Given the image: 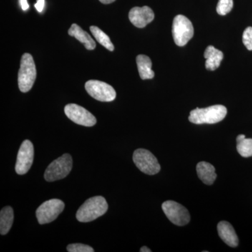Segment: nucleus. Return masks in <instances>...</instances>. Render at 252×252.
<instances>
[{"label":"nucleus","mask_w":252,"mask_h":252,"mask_svg":"<svg viewBox=\"0 0 252 252\" xmlns=\"http://www.w3.org/2000/svg\"><path fill=\"white\" fill-rule=\"evenodd\" d=\"M141 252H151L152 250L150 249L147 248V247H142V248L140 249Z\"/></svg>","instance_id":"obj_27"},{"label":"nucleus","mask_w":252,"mask_h":252,"mask_svg":"<svg viewBox=\"0 0 252 252\" xmlns=\"http://www.w3.org/2000/svg\"><path fill=\"white\" fill-rule=\"evenodd\" d=\"M136 61L141 79L143 80L153 79L155 73L152 69V61L148 56L145 55H139L137 56Z\"/></svg>","instance_id":"obj_17"},{"label":"nucleus","mask_w":252,"mask_h":252,"mask_svg":"<svg viewBox=\"0 0 252 252\" xmlns=\"http://www.w3.org/2000/svg\"><path fill=\"white\" fill-rule=\"evenodd\" d=\"M44 4H45V1H44V0H38L37 2L36 3V9L37 10L39 13L41 12L43 9H44Z\"/></svg>","instance_id":"obj_24"},{"label":"nucleus","mask_w":252,"mask_h":252,"mask_svg":"<svg viewBox=\"0 0 252 252\" xmlns=\"http://www.w3.org/2000/svg\"><path fill=\"white\" fill-rule=\"evenodd\" d=\"M204 57L206 59L205 67L208 70L214 71L220 67L223 59V54L220 50L215 49L213 46H209L205 51Z\"/></svg>","instance_id":"obj_16"},{"label":"nucleus","mask_w":252,"mask_h":252,"mask_svg":"<svg viewBox=\"0 0 252 252\" xmlns=\"http://www.w3.org/2000/svg\"><path fill=\"white\" fill-rule=\"evenodd\" d=\"M68 34L71 36H74L78 41L84 44L86 49L92 51L95 49L96 44L93 38L89 35V33L81 29V28L75 23L72 24L69 28Z\"/></svg>","instance_id":"obj_15"},{"label":"nucleus","mask_w":252,"mask_h":252,"mask_svg":"<svg viewBox=\"0 0 252 252\" xmlns=\"http://www.w3.org/2000/svg\"><path fill=\"white\" fill-rule=\"evenodd\" d=\"M233 7V0H219L217 11L220 16H225L230 12Z\"/></svg>","instance_id":"obj_21"},{"label":"nucleus","mask_w":252,"mask_h":252,"mask_svg":"<svg viewBox=\"0 0 252 252\" xmlns=\"http://www.w3.org/2000/svg\"><path fill=\"white\" fill-rule=\"evenodd\" d=\"M243 42L249 51H252V28L248 27L245 30L243 35Z\"/></svg>","instance_id":"obj_23"},{"label":"nucleus","mask_w":252,"mask_h":252,"mask_svg":"<svg viewBox=\"0 0 252 252\" xmlns=\"http://www.w3.org/2000/svg\"><path fill=\"white\" fill-rule=\"evenodd\" d=\"M36 77L35 64L32 56L30 54L23 55L21 67L18 72V87L23 93L31 90Z\"/></svg>","instance_id":"obj_3"},{"label":"nucleus","mask_w":252,"mask_h":252,"mask_svg":"<svg viewBox=\"0 0 252 252\" xmlns=\"http://www.w3.org/2000/svg\"><path fill=\"white\" fill-rule=\"evenodd\" d=\"M217 230L220 238L231 248L238 246L239 239L235 229L229 222L222 220L217 225Z\"/></svg>","instance_id":"obj_13"},{"label":"nucleus","mask_w":252,"mask_h":252,"mask_svg":"<svg viewBox=\"0 0 252 252\" xmlns=\"http://www.w3.org/2000/svg\"><path fill=\"white\" fill-rule=\"evenodd\" d=\"M90 31L93 35L95 38L96 40L98 41L101 45L103 46L109 51H114V46L111 41L110 38L102 30L99 29L98 27H96V26H91Z\"/></svg>","instance_id":"obj_19"},{"label":"nucleus","mask_w":252,"mask_h":252,"mask_svg":"<svg viewBox=\"0 0 252 252\" xmlns=\"http://www.w3.org/2000/svg\"><path fill=\"white\" fill-rule=\"evenodd\" d=\"M237 151L241 157H252V139L245 137L243 140L237 142Z\"/></svg>","instance_id":"obj_20"},{"label":"nucleus","mask_w":252,"mask_h":252,"mask_svg":"<svg viewBox=\"0 0 252 252\" xmlns=\"http://www.w3.org/2000/svg\"><path fill=\"white\" fill-rule=\"evenodd\" d=\"M72 164V157L68 154H63L48 166L44 173V178L49 182L62 180L70 173Z\"/></svg>","instance_id":"obj_4"},{"label":"nucleus","mask_w":252,"mask_h":252,"mask_svg":"<svg viewBox=\"0 0 252 252\" xmlns=\"http://www.w3.org/2000/svg\"><path fill=\"white\" fill-rule=\"evenodd\" d=\"M64 110L66 116L78 125L91 127L97 123L96 118L91 112L78 104H68Z\"/></svg>","instance_id":"obj_10"},{"label":"nucleus","mask_w":252,"mask_h":252,"mask_svg":"<svg viewBox=\"0 0 252 252\" xmlns=\"http://www.w3.org/2000/svg\"><path fill=\"white\" fill-rule=\"evenodd\" d=\"M67 250L69 252H94V248L89 245L84 244L77 243L70 244L67 247Z\"/></svg>","instance_id":"obj_22"},{"label":"nucleus","mask_w":252,"mask_h":252,"mask_svg":"<svg viewBox=\"0 0 252 252\" xmlns=\"http://www.w3.org/2000/svg\"><path fill=\"white\" fill-rule=\"evenodd\" d=\"M85 89L91 97L100 102H112L117 97L114 88L103 81L89 80L86 83Z\"/></svg>","instance_id":"obj_9"},{"label":"nucleus","mask_w":252,"mask_h":252,"mask_svg":"<svg viewBox=\"0 0 252 252\" xmlns=\"http://www.w3.org/2000/svg\"><path fill=\"white\" fill-rule=\"evenodd\" d=\"M108 210V204L102 196H94L88 199L77 212L79 221L86 223L93 221L104 215Z\"/></svg>","instance_id":"obj_1"},{"label":"nucleus","mask_w":252,"mask_h":252,"mask_svg":"<svg viewBox=\"0 0 252 252\" xmlns=\"http://www.w3.org/2000/svg\"><path fill=\"white\" fill-rule=\"evenodd\" d=\"M129 19L135 27L143 28L154 19L153 10L147 6L132 8L129 12Z\"/></svg>","instance_id":"obj_12"},{"label":"nucleus","mask_w":252,"mask_h":252,"mask_svg":"<svg viewBox=\"0 0 252 252\" xmlns=\"http://www.w3.org/2000/svg\"><path fill=\"white\" fill-rule=\"evenodd\" d=\"M162 209L167 219L176 225L183 226L190 221V214L188 210L177 202L167 200L162 203Z\"/></svg>","instance_id":"obj_8"},{"label":"nucleus","mask_w":252,"mask_h":252,"mask_svg":"<svg viewBox=\"0 0 252 252\" xmlns=\"http://www.w3.org/2000/svg\"><path fill=\"white\" fill-rule=\"evenodd\" d=\"M227 114V109L220 104L207 108L193 109L190 112L189 122L194 124H214L221 122Z\"/></svg>","instance_id":"obj_2"},{"label":"nucleus","mask_w":252,"mask_h":252,"mask_svg":"<svg viewBox=\"0 0 252 252\" xmlns=\"http://www.w3.org/2000/svg\"><path fill=\"white\" fill-rule=\"evenodd\" d=\"M132 159L137 168L147 175H154L160 172V165L157 158L147 149L135 150Z\"/></svg>","instance_id":"obj_6"},{"label":"nucleus","mask_w":252,"mask_h":252,"mask_svg":"<svg viewBox=\"0 0 252 252\" xmlns=\"http://www.w3.org/2000/svg\"><path fill=\"white\" fill-rule=\"evenodd\" d=\"M21 2V8L23 11H27L29 9V4H28L27 0H20Z\"/></svg>","instance_id":"obj_25"},{"label":"nucleus","mask_w":252,"mask_h":252,"mask_svg":"<svg viewBox=\"0 0 252 252\" xmlns=\"http://www.w3.org/2000/svg\"><path fill=\"white\" fill-rule=\"evenodd\" d=\"M193 26L189 18L183 15H178L174 18L172 35L177 46H185L193 37Z\"/></svg>","instance_id":"obj_5"},{"label":"nucleus","mask_w":252,"mask_h":252,"mask_svg":"<svg viewBox=\"0 0 252 252\" xmlns=\"http://www.w3.org/2000/svg\"><path fill=\"white\" fill-rule=\"evenodd\" d=\"M34 160V147L30 140H25L18 151L16 163V173L25 175L29 171Z\"/></svg>","instance_id":"obj_11"},{"label":"nucleus","mask_w":252,"mask_h":252,"mask_svg":"<svg viewBox=\"0 0 252 252\" xmlns=\"http://www.w3.org/2000/svg\"><path fill=\"white\" fill-rule=\"evenodd\" d=\"M101 3L104 4H111V3L114 2L116 0H99Z\"/></svg>","instance_id":"obj_26"},{"label":"nucleus","mask_w":252,"mask_h":252,"mask_svg":"<svg viewBox=\"0 0 252 252\" xmlns=\"http://www.w3.org/2000/svg\"><path fill=\"white\" fill-rule=\"evenodd\" d=\"M14 210L11 207H5L0 212V233L6 235L9 233L14 222Z\"/></svg>","instance_id":"obj_18"},{"label":"nucleus","mask_w":252,"mask_h":252,"mask_svg":"<svg viewBox=\"0 0 252 252\" xmlns=\"http://www.w3.org/2000/svg\"><path fill=\"white\" fill-rule=\"evenodd\" d=\"M245 135H239L238 137H237L236 141L237 142H239V141L243 140V139L245 138Z\"/></svg>","instance_id":"obj_28"},{"label":"nucleus","mask_w":252,"mask_h":252,"mask_svg":"<svg viewBox=\"0 0 252 252\" xmlns=\"http://www.w3.org/2000/svg\"><path fill=\"white\" fill-rule=\"evenodd\" d=\"M197 174L199 179L203 182L205 185H213L217 179V174L215 167L209 162L202 161L198 162L196 166Z\"/></svg>","instance_id":"obj_14"},{"label":"nucleus","mask_w":252,"mask_h":252,"mask_svg":"<svg viewBox=\"0 0 252 252\" xmlns=\"http://www.w3.org/2000/svg\"><path fill=\"white\" fill-rule=\"evenodd\" d=\"M64 208V203L59 199H51L41 204L36 211V219L39 224L54 221Z\"/></svg>","instance_id":"obj_7"}]
</instances>
